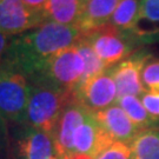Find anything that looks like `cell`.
<instances>
[{"label":"cell","instance_id":"obj_18","mask_svg":"<svg viewBox=\"0 0 159 159\" xmlns=\"http://www.w3.org/2000/svg\"><path fill=\"white\" fill-rule=\"evenodd\" d=\"M140 0H119L110 25L124 33H129L136 23Z\"/></svg>","mask_w":159,"mask_h":159},{"label":"cell","instance_id":"obj_22","mask_svg":"<svg viewBox=\"0 0 159 159\" xmlns=\"http://www.w3.org/2000/svg\"><path fill=\"white\" fill-rule=\"evenodd\" d=\"M140 100L148 114L159 124V92L146 91L140 96Z\"/></svg>","mask_w":159,"mask_h":159},{"label":"cell","instance_id":"obj_7","mask_svg":"<svg viewBox=\"0 0 159 159\" xmlns=\"http://www.w3.org/2000/svg\"><path fill=\"white\" fill-rule=\"evenodd\" d=\"M75 98L89 111L97 113L117 102V86L111 67L79 86Z\"/></svg>","mask_w":159,"mask_h":159},{"label":"cell","instance_id":"obj_2","mask_svg":"<svg viewBox=\"0 0 159 159\" xmlns=\"http://www.w3.org/2000/svg\"><path fill=\"white\" fill-rule=\"evenodd\" d=\"M75 98V93L63 91L44 83H31L25 126L48 132L54 129L64 108Z\"/></svg>","mask_w":159,"mask_h":159},{"label":"cell","instance_id":"obj_15","mask_svg":"<svg viewBox=\"0 0 159 159\" xmlns=\"http://www.w3.org/2000/svg\"><path fill=\"white\" fill-rule=\"evenodd\" d=\"M87 0H48L44 7L47 21L75 26Z\"/></svg>","mask_w":159,"mask_h":159},{"label":"cell","instance_id":"obj_1","mask_svg":"<svg viewBox=\"0 0 159 159\" xmlns=\"http://www.w3.org/2000/svg\"><path fill=\"white\" fill-rule=\"evenodd\" d=\"M83 37L77 26L46 21L11 40L1 64L34 79L53 56L74 46Z\"/></svg>","mask_w":159,"mask_h":159},{"label":"cell","instance_id":"obj_26","mask_svg":"<svg viewBox=\"0 0 159 159\" xmlns=\"http://www.w3.org/2000/svg\"><path fill=\"white\" fill-rule=\"evenodd\" d=\"M4 131V120L0 118V139H1V133Z\"/></svg>","mask_w":159,"mask_h":159},{"label":"cell","instance_id":"obj_8","mask_svg":"<svg viewBox=\"0 0 159 159\" xmlns=\"http://www.w3.org/2000/svg\"><path fill=\"white\" fill-rule=\"evenodd\" d=\"M90 113L91 111H89L77 98H74L66 105L53 132L57 157L65 159L73 154V139L75 131L85 121L86 117Z\"/></svg>","mask_w":159,"mask_h":159},{"label":"cell","instance_id":"obj_16","mask_svg":"<svg viewBox=\"0 0 159 159\" xmlns=\"http://www.w3.org/2000/svg\"><path fill=\"white\" fill-rule=\"evenodd\" d=\"M130 148L131 159H159V126L140 131Z\"/></svg>","mask_w":159,"mask_h":159},{"label":"cell","instance_id":"obj_9","mask_svg":"<svg viewBox=\"0 0 159 159\" xmlns=\"http://www.w3.org/2000/svg\"><path fill=\"white\" fill-rule=\"evenodd\" d=\"M150 57L148 52H136L111 67L117 86V99L124 96L140 97L146 92L142 83V70Z\"/></svg>","mask_w":159,"mask_h":159},{"label":"cell","instance_id":"obj_27","mask_svg":"<svg viewBox=\"0 0 159 159\" xmlns=\"http://www.w3.org/2000/svg\"><path fill=\"white\" fill-rule=\"evenodd\" d=\"M54 159H61V158H59V157H56V158H54Z\"/></svg>","mask_w":159,"mask_h":159},{"label":"cell","instance_id":"obj_3","mask_svg":"<svg viewBox=\"0 0 159 159\" xmlns=\"http://www.w3.org/2000/svg\"><path fill=\"white\" fill-rule=\"evenodd\" d=\"M31 83L21 72L0 65V118L16 125H25Z\"/></svg>","mask_w":159,"mask_h":159},{"label":"cell","instance_id":"obj_5","mask_svg":"<svg viewBox=\"0 0 159 159\" xmlns=\"http://www.w3.org/2000/svg\"><path fill=\"white\" fill-rule=\"evenodd\" d=\"M99 59L108 68L129 58L137 47V41L129 33H124L108 24L107 26L84 34Z\"/></svg>","mask_w":159,"mask_h":159},{"label":"cell","instance_id":"obj_11","mask_svg":"<svg viewBox=\"0 0 159 159\" xmlns=\"http://www.w3.org/2000/svg\"><path fill=\"white\" fill-rule=\"evenodd\" d=\"M94 117L114 142H121L130 145L142 131L133 124V121L118 104H113L110 107L97 112Z\"/></svg>","mask_w":159,"mask_h":159},{"label":"cell","instance_id":"obj_17","mask_svg":"<svg viewBox=\"0 0 159 159\" xmlns=\"http://www.w3.org/2000/svg\"><path fill=\"white\" fill-rule=\"evenodd\" d=\"M116 102L125 111V113L138 129L146 130L158 126V123L148 114L146 108L144 107L140 98L136 96H124L117 99Z\"/></svg>","mask_w":159,"mask_h":159},{"label":"cell","instance_id":"obj_24","mask_svg":"<svg viewBox=\"0 0 159 159\" xmlns=\"http://www.w3.org/2000/svg\"><path fill=\"white\" fill-rule=\"evenodd\" d=\"M24 4L26 6H29L32 10H37V11H43L45 7L46 2L48 0H23Z\"/></svg>","mask_w":159,"mask_h":159},{"label":"cell","instance_id":"obj_20","mask_svg":"<svg viewBox=\"0 0 159 159\" xmlns=\"http://www.w3.org/2000/svg\"><path fill=\"white\" fill-rule=\"evenodd\" d=\"M142 83L146 91L159 92V58L151 57L142 70Z\"/></svg>","mask_w":159,"mask_h":159},{"label":"cell","instance_id":"obj_12","mask_svg":"<svg viewBox=\"0 0 159 159\" xmlns=\"http://www.w3.org/2000/svg\"><path fill=\"white\" fill-rule=\"evenodd\" d=\"M18 157L19 159H54L57 150L53 136L26 126L18 140Z\"/></svg>","mask_w":159,"mask_h":159},{"label":"cell","instance_id":"obj_4","mask_svg":"<svg viewBox=\"0 0 159 159\" xmlns=\"http://www.w3.org/2000/svg\"><path fill=\"white\" fill-rule=\"evenodd\" d=\"M84 73L85 61L78 47L74 45L48 59L40 73L30 83H44L63 91L75 93Z\"/></svg>","mask_w":159,"mask_h":159},{"label":"cell","instance_id":"obj_6","mask_svg":"<svg viewBox=\"0 0 159 159\" xmlns=\"http://www.w3.org/2000/svg\"><path fill=\"white\" fill-rule=\"evenodd\" d=\"M46 21L44 12L30 8L23 0H2L0 2V32L7 37L21 35Z\"/></svg>","mask_w":159,"mask_h":159},{"label":"cell","instance_id":"obj_25","mask_svg":"<svg viewBox=\"0 0 159 159\" xmlns=\"http://www.w3.org/2000/svg\"><path fill=\"white\" fill-rule=\"evenodd\" d=\"M65 159H93V158L89 157V156H85V154L73 153V154H71V156H68L67 158H65Z\"/></svg>","mask_w":159,"mask_h":159},{"label":"cell","instance_id":"obj_28","mask_svg":"<svg viewBox=\"0 0 159 159\" xmlns=\"http://www.w3.org/2000/svg\"><path fill=\"white\" fill-rule=\"evenodd\" d=\"M1 1H2V0H0V2H1Z\"/></svg>","mask_w":159,"mask_h":159},{"label":"cell","instance_id":"obj_13","mask_svg":"<svg viewBox=\"0 0 159 159\" xmlns=\"http://www.w3.org/2000/svg\"><path fill=\"white\" fill-rule=\"evenodd\" d=\"M129 34L138 45L158 39L159 0H140L138 17Z\"/></svg>","mask_w":159,"mask_h":159},{"label":"cell","instance_id":"obj_21","mask_svg":"<svg viewBox=\"0 0 159 159\" xmlns=\"http://www.w3.org/2000/svg\"><path fill=\"white\" fill-rule=\"evenodd\" d=\"M94 159H131L130 145L121 142H112L102 148Z\"/></svg>","mask_w":159,"mask_h":159},{"label":"cell","instance_id":"obj_23","mask_svg":"<svg viewBox=\"0 0 159 159\" xmlns=\"http://www.w3.org/2000/svg\"><path fill=\"white\" fill-rule=\"evenodd\" d=\"M10 44H11V40H10V37L5 35L4 33L0 32V65L2 63L4 58L6 56V52L10 47Z\"/></svg>","mask_w":159,"mask_h":159},{"label":"cell","instance_id":"obj_19","mask_svg":"<svg viewBox=\"0 0 159 159\" xmlns=\"http://www.w3.org/2000/svg\"><path fill=\"white\" fill-rule=\"evenodd\" d=\"M75 46L78 47L80 54H81V57L85 61V73H84V77H83L80 85L85 84L86 81H89L92 78L102 74V72H105L108 68L96 54L94 50L92 48L91 44L87 41V39L84 37V34H83L81 39L75 44Z\"/></svg>","mask_w":159,"mask_h":159},{"label":"cell","instance_id":"obj_14","mask_svg":"<svg viewBox=\"0 0 159 159\" xmlns=\"http://www.w3.org/2000/svg\"><path fill=\"white\" fill-rule=\"evenodd\" d=\"M118 2L119 0H87L75 26L83 34L92 33L107 26Z\"/></svg>","mask_w":159,"mask_h":159},{"label":"cell","instance_id":"obj_10","mask_svg":"<svg viewBox=\"0 0 159 159\" xmlns=\"http://www.w3.org/2000/svg\"><path fill=\"white\" fill-rule=\"evenodd\" d=\"M112 138L106 133L94 117V113H90L85 121L75 131L73 139V153L85 154L94 159L97 154L110 145Z\"/></svg>","mask_w":159,"mask_h":159}]
</instances>
